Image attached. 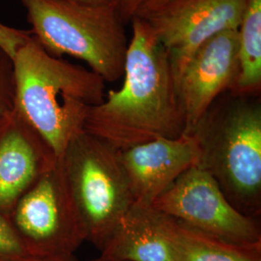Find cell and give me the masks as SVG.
Instances as JSON below:
<instances>
[{"instance_id":"8992f818","label":"cell","mask_w":261,"mask_h":261,"mask_svg":"<svg viewBox=\"0 0 261 261\" xmlns=\"http://www.w3.org/2000/svg\"><path fill=\"white\" fill-rule=\"evenodd\" d=\"M8 218L35 258L75 253L86 241L60 158L21 196Z\"/></svg>"},{"instance_id":"ffe728a7","label":"cell","mask_w":261,"mask_h":261,"mask_svg":"<svg viewBox=\"0 0 261 261\" xmlns=\"http://www.w3.org/2000/svg\"><path fill=\"white\" fill-rule=\"evenodd\" d=\"M34 261H79L75 253L71 254H61V255H53V256H44L37 257Z\"/></svg>"},{"instance_id":"6da1fadb","label":"cell","mask_w":261,"mask_h":261,"mask_svg":"<svg viewBox=\"0 0 261 261\" xmlns=\"http://www.w3.org/2000/svg\"><path fill=\"white\" fill-rule=\"evenodd\" d=\"M132 22L123 85L92 107L84 123L86 133L118 150L176 139L185 130L168 51L143 19L135 17Z\"/></svg>"},{"instance_id":"8fae6325","label":"cell","mask_w":261,"mask_h":261,"mask_svg":"<svg viewBox=\"0 0 261 261\" xmlns=\"http://www.w3.org/2000/svg\"><path fill=\"white\" fill-rule=\"evenodd\" d=\"M134 203L151 206L179 176L196 166L199 149L194 135L157 139L120 150Z\"/></svg>"},{"instance_id":"5bb4252c","label":"cell","mask_w":261,"mask_h":261,"mask_svg":"<svg viewBox=\"0 0 261 261\" xmlns=\"http://www.w3.org/2000/svg\"><path fill=\"white\" fill-rule=\"evenodd\" d=\"M237 32L239 73L230 92L257 96L261 89V0H246Z\"/></svg>"},{"instance_id":"9a60e30c","label":"cell","mask_w":261,"mask_h":261,"mask_svg":"<svg viewBox=\"0 0 261 261\" xmlns=\"http://www.w3.org/2000/svg\"><path fill=\"white\" fill-rule=\"evenodd\" d=\"M8 216L0 213V261H34Z\"/></svg>"},{"instance_id":"7a4b0ae2","label":"cell","mask_w":261,"mask_h":261,"mask_svg":"<svg viewBox=\"0 0 261 261\" xmlns=\"http://www.w3.org/2000/svg\"><path fill=\"white\" fill-rule=\"evenodd\" d=\"M16 106L57 158L84 132L90 109L103 102L105 81L83 66L47 53L34 36L13 57Z\"/></svg>"},{"instance_id":"52a82bcc","label":"cell","mask_w":261,"mask_h":261,"mask_svg":"<svg viewBox=\"0 0 261 261\" xmlns=\"http://www.w3.org/2000/svg\"><path fill=\"white\" fill-rule=\"evenodd\" d=\"M151 207L195 229L238 245L261 243L257 220L237 211L202 168L186 170L154 200Z\"/></svg>"},{"instance_id":"44dd1931","label":"cell","mask_w":261,"mask_h":261,"mask_svg":"<svg viewBox=\"0 0 261 261\" xmlns=\"http://www.w3.org/2000/svg\"><path fill=\"white\" fill-rule=\"evenodd\" d=\"M81 2L85 4H92V5H113L112 0H70Z\"/></svg>"},{"instance_id":"ba28073f","label":"cell","mask_w":261,"mask_h":261,"mask_svg":"<svg viewBox=\"0 0 261 261\" xmlns=\"http://www.w3.org/2000/svg\"><path fill=\"white\" fill-rule=\"evenodd\" d=\"M246 0H173L138 17L168 51L173 77L198 47L216 34L238 30Z\"/></svg>"},{"instance_id":"7c38bea8","label":"cell","mask_w":261,"mask_h":261,"mask_svg":"<svg viewBox=\"0 0 261 261\" xmlns=\"http://www.w3.org/2000/svg\"><path fill=\"white\" fill-rule=\"evenodd\" d=\"M100 252L114 260L172 261L156 211L137 203L122 217Z\"/></svg>"},{"instance_id":"30bf717a","label":"cell","mask_w":261,"mask_h":261,"mask_svg":"<svg viewBox=\"0 0 261 261\" xmlns=\"http://www.w3.org/2000/svg\"><path fill=\"white\" fill-rule=\"evenodd\" d=\"M57 157L17 106L0 120V213L9 216Z\"/></svg>"},{"instance_id":"e0dca14e","label":"cell","mask_w":261,"mask_h":261,"mask_svg":"<svg viewBox=\"0 0 261 261\" xmlns=\"http://www.w3.org/2000/svg\"><path fill=\"white\" fill-rule=\"evenodd\" d=\"M30 36V31L11 28L0 22V47L4 48L12 58Z\"/></svg>"},{"instance_id":"5b68a950","label":"cell","mask_w":261,"mask_h":261,"mask_svg":"<svg viewBox=\"0 0 261 261\" xmlns=\"http://www.w3.org/2000/svg\"><path fill=\"white\" fill-rule=\"evenodd\" d=\"M60 159L86 241L101 251L134 204L120 150L84 130L68 144Z\"/></svg>"},{"instance_id":"9c48e42d","label":"cell","mask_w":261,"mask_h":261,"mask_svg":"<svg viewBox=\"0 0 261 261\" xmlns=\"http://www.w3.org/2000/svg\"><path fill=\"white\" fill-rule=\"evenodd\" d=\"M238 73L237 30L216 34L187 60L174 77L184 115V134H192L212 103L233 88Z\"/></svg>"},{"instance_id":"277c9868","label":"cell","mask_w":261,"mask_h":261,"mask_svg":"<svg viewBox=\"0 0 261 261\" xmlns=\"http://www.w3.org/2000/svg\"><path fill=\"white\" fill-rule=\"evenodd\" d=\"M28 12L31 35L56 57L86 62L105 82L124 75L128 40L114 5L70 0H19Z\"/></svg>"},{"instance_id":"3957f363","label":"cell","mask_w":261,"mask_h":261,"mask_svg":"<svg viewBox=\"0 0 261 261\" xmlns=\"http://www.w3.org/2000/svg\"><path fill=\"white\" fill-rule=\"evenodd\" d=\"M217 99L192 134L199 159L226 199L243 215L261 213V106L257 96L226 91Z\"/></svg>"},{"instance_id":"d6986e66","label":"cell","mask_w":261,"mask_h":261,"mask_svg":"<svg viewBox=\"0 0 261 261\" xmlns=\"http://www.w3.org/2000/svg\"><path fill=\"white\" fill-rule=\"evenodd\" d=\"M173 0H148L138 12L136 17H142L145 16L147 14H149L151 12L159 9L163 6H165L166 4H168L169 2H171Z\"/></svg>"},{"instance_id":"4fadbf2b","label":"cell","mask_w":261,"mask_h":261,"mask_svg":"<svg viewBox=\"0 0 261 261\" xmlns=\"http://www.w3.org/2000/svg\"><path fill=\"white\" fill-rule=\"evenodd\" d=\"M156 216L172 261H261V243L226 242L167 215L156 211Z\"/></svg>"},{"instance_id":"7402d4cb","label":"cell","mask_w":261,"mask_h":261,"mask_svg":"<svg viewBox=\"0 0 261 261\" xmlns=\"http://www.w3.org/2000/svg\"><path fill=\"white\" fill-rule=\"evenodd\" d=\"M88 261H120V260H114V259H111V258H108V257H105L103 255H99L98 257H96V258H93V259H90V260Z\"/></svg>"},{"instance_id":"ac0fdd59","label":"cell","mask_w":261,"mask_h":261,"mask_svg":"<svg viewBox=\"0 0 261 261\" xmlns=\"http://www.w3.org/2000/svg\"><path fill=\"white\" fill-rule=\"evenodd\" d=\"M114 7L118 12L120 18L127 23L128 21H132L139 10L148 1V0H112Z\"/></svg>"},{"instance_id":"2e32d148","label":"cell","mask_w":261,"mask_h":261,"mask_svg":"<svg viewBox=\"0 0 261 261\" xmlns=\"http://www.w3.org/2000/svg\"><path fill=\"white\" fill-rule=\"evenodd\" d=\"M16 106V83L13 58L0 47V120Z\"/></svg>"}]
</instances>
